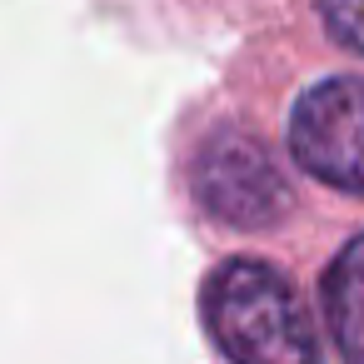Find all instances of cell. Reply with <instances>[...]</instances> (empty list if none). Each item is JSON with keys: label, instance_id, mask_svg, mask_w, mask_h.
<instances>
[{"label": "cell", "instance_id": "cell-1", "mask_svg": "<svg viewBox=\"0 0 364 364\" xmlns=\"http://www.w3.org/2000/svg\"><path fill=\"white\" fill-rule=\"evenodd\" d=\"M205 319L230 364H319L294 284L264 259H230L205 284Z\"/></svg>", "mask_w": 364, "mask_h": 364}, {"label": "cell", "instance_id": "cell-2", "mask_svg": "<svg viewBox=\"0 0 364 364\" xmlns=\"http://www.w3.org/2000/svg\"><path fill=\"white\" fill-rule=\"evenodd\" d=\"M289 150L314 180L364 195V80L334 75L304 90L289 120Z\"/></svg>", "mask_w": 364, "mask_h": 364}, {"label": "cell", "instance_id": "cell-3", "mask_svg": "<svg viewBox=\"0 0 364 364\" xmlns=\"http://www.w3.org/2000/svg\"><path fill=\"white\" fill-rule=\"evenodd\" d=\"M195 195L215 220L240 225V230H264V225L284 220V210H289V185H284L279 165L269 160V150L255 135H240V130H225L200 150Z\"/></svg>", "mask_w": 364, "mask_h": 364}, {"label": "cell", "instance_id": "cell-4", "mask_svg": "<svg viewBox=\"0 0 364 364\" xmlns=\"http://www.w3.org/2000/svg\"><path fill=\"white\" fill-rule=\"evenodd\" d=\"M324 314L344 364H364V235L339 250L324 274Z\"/></svg>", "mask_w": 364, "mask_h": 364}, {"label": "cell", "instance_id": "cell-5", "mask_svg": "<svg viewBox=\"0 0 364 364\" xmlns=\"http://www.w3.org/2000/svg\"><path fill=\"white\" fill-rule=\"evenodd\" d=\"M319 21L344 50L364 55V0H319Z\"/></svg>", "mask_w": 364, "mask_h": 364}]
</instances>
